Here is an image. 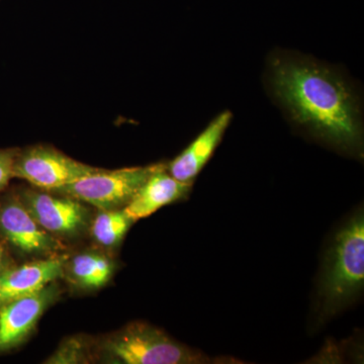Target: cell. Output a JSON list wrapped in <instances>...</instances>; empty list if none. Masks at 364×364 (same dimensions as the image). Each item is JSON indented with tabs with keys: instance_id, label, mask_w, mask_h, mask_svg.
<instances>
[{
	"instance_id": "5b68a950",
	"label": "cell",
	"mask_w": 364,
	"mask_h": 364,
	"mask_svg": "<svg viewBox=\"0 0 364 364\" xmlns=\"http://www.w3.org/2000/svg\"><path fill=\"white\" fill-rule=\"evenodd\" d=\"M16 193L35 221L59 240L78 238L90 230V210L85 203L37 188Z\"/></svg>"
},
{
	"instance_id": "30bf717a",
	"label": "cell",
	"mask_w": 364,
	"mask_h": 364,
	"mask_svg": "<svg viewBox=\"0 0 364 364\" xmlns=\"http://www.w3.org/2000/svg\"><path fill=\"white\" fill-rule=\"evenodd\" d=\"M193 182H182L170 176L167 164L159 163L157 168L136 191L133 200L124 208L134 222L149 217L165 205L188 198Z\"/></svg>"
},
{
	"instance_id": "6da1fadb",
	"label": "cell",
	"mask_w": 364,
	"mask_h": 364,
	"mask_svg": "<svg viewBox=\"0 0 364 364\" xmlns=\"http://www.w3.org/2000/svg\"><path fill=\"white\" fill-rule=\"evenodd\" d=\"M269 85L294 123L342 149L360 147L358 100L338 72L311 59L279 55L270 62Z\"/></svg>"
},
{
	"instance_id": "277c9868",
	"label": "cell",
	"mask_w": 364,
	"mask_h": 364,
	"mask_svg": "<svg viewBox=\"0 0 364 364\" xmlns=\"http://www.w3.org/2000/svg\"><path fill=\"white\" fill-rule=\"evenodd\" d=\"M158 164L117 170L100 168L90 176L50 191L71 196L98 210H122L133 200Z\"/></svg>"
},
{
	"instance_id": "7a4b0ae2",
	"label": "cell",
	"mask_w": 364,
	"mask_h": 364,
	"mask_svg": "<svg viewBox=\"0 0 364 364\" xmlns=\"http://www.w3.org/2000/svg\"><path fill=\"white\" fill-rule=\"evenodd\" d=\"M363 284L364 217L358 212L339 230L326 256L318 294L321 318L336 315L363 291Z\"/></svg>"
},
{
	"instance_id": "2e32d148",
	"label": "cell",
	"mask_w": 364,
	"mask_h": 364,
	"mask_svg": "<svg viewBox=\"0 0 364 364\" xmlns=\"http://www.w3.org/2000/svg\"><path fill=\"white\" fill-rule=\"evenodd\" d=\"M4 247L0 245V270L2 269V261H4Z\"/></svg>"
},
{
	"instance_id": "ba28073f",
	"label": "cell",
	"mask_w": 364,
	"mask_h": 364,
	"mask_svg": "<svg viewBox=\"0 0 364 364\" xmlns=\"http://www.w3.org/2000/svg\"><path fill=\"white\" fill-rule=\"evenodd\" d=\"M59 296L58 284L54 282L37 293L0 306V354L26 342L43 314Z\"/></svg>"
},
{
	"instance_id": "9a60e30c",
	"label": "cell",
	"mask_w": 364,
	"mask_h": 364,
	"mask_svg": "<svg viewBox=\"0 0 364 364\" xmlns=\"http://www.w3.org/2000/svg\"><path fill=\"white\" fill-rule=\"evenodd\" d=\"M18 148H0V193L9 186L14 178V163Z\"/></svg>"
},
{
	"instance_id": "5bb4252c",
	"label": "cell",
	"mask_w": 364,
	"mask_h": 364,
	"mask_svg": "<svg viewBox=\"0 0 364 364\" xmlns=\"http://www.w3.org/2000/svg\"><path fill=\"white\" fill-rule=\"evenodd\" d=\"M91 342L83 335H74L67 337L58 348L55 350L50 358L46 359L44 363L48 364H79L90 363L92 360Z\"/></svg>"
},
{
	"instance_id": "9c48e42d",
	"label": "cell",
	"mask_w": 364,
	"mask_h": 364,
	"mask_svg": "<svg viewBox=\"0 0 364 364\" xmlns=\"http://www.w3.org/2000/svg\"><path fill=\"white\" fill-rule=\"evenodd\" d=\"M68 256L37 258L18 267L0 270V306L37 293L63 277Z\"/></svg>"
},
{
	"instance_id": "7c38bea8",
	"label": "cell",
	"mask_w": 364,
	"mask_h": 364,
	"mask_svg": "<svg viewBox=\"0 0 364 364\" xmlns=\"http://www.w3.org/2000/svg\"><path fill=\"white\" fill-rule=\"evenodd\" d=\"M114 262L100 251H85L67 257L63 277L81 289H98L111 280Z\"/></svg>"
},
{
	"instance_id": "8992f818",
	"label": "cell",
	"mask_w": 364,
	"mask_h": 364,
	"mask_svg": "<svg viewBox=\"0 0 364 364\" xmlns=\"http://www.w3.org/2000/svg\"><path fill=\"white\" fill-rule=\"evenodd\" d=\"M98 169L67 156L53 146L40 144L18 149L13 173L14 178L50 191L90 176Z\"/></svg>"
},
{
	"instance_id": "52a82bcc",
	"label": "cell",
	"mask_w": 364,
	"mask_h": 364,
	"mask_svg": "<svg viewBox=\"0 0 364 364\" xmlns=\"http://www.w3.org/2000/svg\"><path fill=\"white\" fill-rule=\"evenodd\" d=\"M0 237L18 252L35 259L61 255L66 247L35 221L16 191L0 198Z\"/></svg>"
},
{
	"instance_id": "3957f363",
	"label": "cell",
	"mask_w": 364,
	"mask_h": 364,
	"mask_svg": "<svg viewBox=\"0 0 364 364\" xmlns=\"http://www.w3.org/2000/svg\"><path fill=\"white\" fill-rule=\"evenodd\" d=\"M97 353L111 363L200 364L210 363L203 352L179 343L159 328L132 322L95 345Z\"/></svg>"
},
{
	"instance_id": "4fadbf2b",
	"label": "cell",
	"mask_w": 364,
	"mask_h": 364,
	"mask_svg": "<svg viewBox=\"0 0 364 364\" xmlns=\"http://www.w3.org/2000/svg\"><path fill=\"white\" fill-rule=\"evenodd\" d=\"M133 220L122 210H100L91 221L90 231L97 244L105 248H114L123 241Z\"/></svg>"
},
{
	"instance_id": "8fae6325",
	"label": "cell",
	"mask_w": 364,
	"mask_h": 364,
	"mask_svg": "<svg viewBox=\"0 0 364 364\" xmlns=\"http://www.w3.org/2000/svg\"><path fill=\"white\" fill-rule=\"evenodd\" d=\"M232 119L230 112L220 114L200 136L167 164L170 176L182 182H193L214 154Z\"/></svg>"
}]
</instances>
